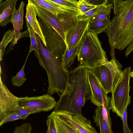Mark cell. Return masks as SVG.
Here are the masks:
<instances>
[{
	"label": "cell",
	"mask_w": 133,
	"mask_h": 133,
	"mask_svg": "<svg viewBox=\"0 0 133 133\" xmlns=\"http://www.w3.org/2000/svg\"><path fill=\"white\" fill-rule=\"evenodd\" d=\"M97 35L88 30L84 35L77 52L80 65L92 69L108 60Z\"/></svg>",
	"instance_id": "cell-4"
},
{
	"label": "cell",
	"mask_w": 133,
	"mask_h": 133,
	"mask_svg": "<svg viewBox=\"0 0 133 133\" xmlns=\"http://www.w3.org/2000/svg\"><path fill=\"white\" fill-rule=\"evenodd\" d=\"M43 111L38 109L24 107L18 105L14 111L22 115H29L30 114L40 112Z\"/></svg>",
	"instance_id": "cell-28"
},
{
	"label": "cell",
	"mask_w": 133,
	"mask_h": 133,
	"mask_svg": "<svg viewBox=\"0 0 133 133\" xmlns=\"http://www.w3.org/2000/svg\"><path fill=\"white\" fill-rule=\"evenodd\" d=\"M38 21L46 43V48L57 58L62 59L66 44L58 33L46 22L38 17Z\"/></svg>",
	"instance_id": "cell-8"
},
{
	"label": "cell",
	"mask_w": 133,
	"mask_h": 133,
	"mask_svg": "<svg viewBox=\"0 0 133 133\" xmlns=\"http://www.w3.org/2000/svg\"><path fill=\"white\" fill-rule=\"evenodd\" d=\"M98 126L99 127L100 133H110L108 125L104 119L99 122Z\"/></svg>",
	"instance_id": "cell-33"
},
{
	"label": "cell",
	"mask_w": 133,
	"mask_h": 133,
	"mask_svg": "<svg viewBox=\"0 0 133 133\" xmlns=\"http://www.w3.org/2000/svg\"><path fill=\"white\" fill-rule=\"evenodd\" d=\"M88 80L91 90L90 100L94 105L99 107L104 104L109 108L110 98L90 70L88 72Z\"/></svg>",
	"instance_id": "cell-12"
},
{
	"label": "cell",
	"mask_w": 133,
	"mask_h": 133,
	"mask_svg": "<svg viewBox=\"0 0 133 133\" xmlns=\"http://www.w3.org/2000/svg\"><path fill=\"white\" fill-rule=\"evenodd\" d=\"M0 122L19 105L18 97L12 94L0 77Z\"/></svg>",
	"instance_id": "cell-11"
},
{
	"label": "cell",
	"mask_w": 133,
	"mask_h": 133,
	"mask_svg": "<svg viewBox=\"0 0 133 133\" xmlns=\"http://www.w3.org/2000/svg\"><path fill=\"white\" fill-rule=\"evenodd\" d=\"M107 93H112L122 75V71L111 59L90 69Z\"/></svg>",
	"instance_id": "cell-6"
},
{
	"label": "cell",
	"mask_w": 133,
	"mask_h": 133,
	"mask_svg": "<svg viewBox=\"0 0 133 133\" xmlns=\"http://www.w3.org/2000/svg\"><path fill=\"white\" fill-rule=\"evenodd\" d=\"M131 67L124 68L122 71L121 76L118 81L110 98L109 108L121 119L126 107L131 102L129 95V85Z\"/></svg>",
	"instance_id": "cell-5"
},
{
	"label": "cell",
	"mask_w": 133,
	"mask_h": 133,
	"mask_svg": "<svg viewBox=\"0 0 133 133\" xmlns=\"http://www.w3.org/2000/svg\"><path fill=\"white\" fill-rule=\"evenodd\" d=\"M115 47H114L111 48V49L110 52V55L111 57V59L114 60L116 62L118 67L120 69H121L122 67V65H121L119 62L116 59L115 56L114 49Z\"/></svg>",
	"instance_id": "cell-35"
},
{
	"label": "cell",
	"mask_w": 133,
	"mask_h": 133,
	"mask_svg": "<svg viewBox=\"0 0 133 133\" xmlns=\"http://www.w3.org/2000/svg\"><path fill=\"white\" fill-rule=\"evenodd\" d=\"M97 6L91 5L85 0H79L78 3V8L80 12V15H81L96 7Z\"/></svg>",
	"instance_id": "cell-29"
},
{
	"label": "cell",
	"mask_w": 133,
	"mask_h": 133,
	"mask_svg": "<svg viewBox=\"0 0 133 133\" xmlns=\"http://www.w3.org/2000/svg\"><path fill=\"white\" fill-rule=\"evenodd\" d=\"M36 36L38 44L40 55L34 53L40 65L47 73L49 83L47 94L52 95L57 92L60 97L66 86L68 72L63 69L62 59L57 58L45 48L36 34Z\"/></svg>",
	"instance_id": "cell-3"
},
{
	"label": "cell",
	"mask_w": 133,
	"mask_h": 133,
	"mask_svg": "<svg viewBox=\"0 0 133 133\" xmlns=\"http://www.w3.org/2000/svg\"><path fill=\"white\" fill-rule=\"evenodd\" d=\"M114 16L106 30L111 48L124 50L133 41V0H114Z\"/></svg>",
	"instance_id": "cell-2"
},
{
	"label": "cell",
	"mask_w": 133,
	"mask_h": 133,
	"mask_svg": "<svg viewBox=\"0 0 133 133\" xmlns=\"http://www.w3.org/2000/svg\"><path fill=\"white\" fill-rule=\"evenodd\" d=\"M29 0L35 6L43 9L57 17L59 14L66 13H72L78 15L75 13L59 7L50 0Z\"/></svg>",
	"instance_id": "cell-17"
},
{
	"label": "cell",
	"mask_w": 133,
	"mask_h": 133,
	"mask_svg": "<svg viewBox=\"0 0 133 133\" xmlns=\"http://www.w3.org/2000/svg\"><path fill=\"white\" fill-rule=\"evenodd\" d=\"M32 129L31 123H25L16 127L13 133H31Z\"/></svg>",
	"instance_id": "cell-31"
},
{
	"label": "cell",
	"mask_w": 133,
	"mask_h": 133,
	"mask_svg": "<svg viewBox=\"0 0 133 133\" xmlns=\"http://www.w3.org/2000/svg\"><path fill=\"white\" fill-rule=\"evenodd\" d=\"M54 113L59 117L70 122L81 133H98L90 121L82 114L74 115L62 112Z\"/></svg>",
	"instance_id": "cell-13"
},
{
	"label": "cell",
	"mask_w": 133,
	"mask_h": 133,
	"mask_svg": "<svg viewBox=\"0 0 133 133\" xmlns=\"http://www.w3.org/2000/svg\"><path fill=\"white\" fill-rule=\"evenodd\" d=\"M15 32L14 30H9L4 35L0 45L1 61L2 60L6 47L11 42H12L13 46Z\"/></svg>",
	"instance_id": "cell-22"
},
{
	"label": "cell",
	"mask_w": 133,
	"mask_h": 133,
	"mask_svg": "<svg viewBox=\"0 0 133 133\" xmlns=\"http://www.w3.org/2000/svg\"><path fill=\"white\" fill-rule=\"evenodd\" d=\"M29 115H22L14 111L8 115L0 122V126L3 124L12 121L21 119L24 120L26 119Z\"/></svg>",
	"instance_id": "cell-27"
},
{
	"label": "cell",
	"mask_w": 133,
	"mask_h": 133,
	"mask_svg": "<svg viewBox=\"0 0 133 133\" xmlns=\"http://www.w3.org/2000/svg\"><path fill=\"white\" fill-rule=\"evenodd\" d=\"M17 0H7L0 3V25L2 27L11 22Z\"/></svg>",
	"instance_id": "cell-16"
},
{
	"label": "cell",
	"mask_w": 133,
	"mask_h": 133,
	"mask_svg": "<svg viewBox=\"0 0 133 133\" xmlns=\"http://www.w3.org/2000/svg\"><path fill=\"white\" fill-rule=\"evenodd\" d=\"M88 21H81L78 18L70 25L67 30L65 44L68 49L73 48L80 42L88 29Z\"/></svg>",
	"instance_id": "cell-10"
},
{
	"label": "cell",
	"mask_w": 133,
	"mask_h": 133,
	"mask_svg": "<svg viewBox=\"0 0 133 133\" xmlns=\"http://www.w3.org/2000/svg\"><path fill=\"white\" fill-rule=\"evenodd\" d=\"M19 105L24 107L38 109L48 111L55 108L56 102L55 99L48 94L33 97H18Z\"/></svg>",
	"instance_id": "cell-9"
},
{
	"label": "cell",
	"mask_w": 133,
	"mask_h": 133,
	"mask_svg": "<svg viewBox=\"0 0 133 133\" xmlns=\"http://www.w3.org/2000/svg\"><path fill=\"white\" fill-rule=\"evenodd\" d=\"M35 7L38 17L53 28L65 43L67 30L69 26L77 18V16L71 14L64 13L60 14L57 17L43 9Z\"/></svg>",
	"instance_id": "cell-7"
},
{
	"label": "cell",
	"mask_w": 133,
	"mask_h": 133,
	"mask_svg": "<svg viewBox=\"0 0 133 133\" xmlns=\"http://www.w3.org/2000/svg\"><path fill=\"white\" fill-rule=\"evenodd\" d=\"M27 58L28 57L20 71L15 76L12 77V83L13 85L20 87L22 85L26 80L25 76L24 69Z\"/></svg>",
	"instance_id": "cell-25"
},
{
	"label": "cell",
	"mask_w": 133,
	"mask_h": 133,
	"mask_svg": "<svg viewBox=\"0 0 133 133\" xmlns=\"http://www.w3.org/2000/svg\"></svg>",
	"instance_id": "cell-38"
},
{
	"label": "cell",
	"mask_w": 133,
	"mask_h": 133,
	"mask_svg": "<svg viewBox=\"0 0 133 133\" xmlns=\"http://www.w3.org/2000/svg\"><path fill=\"white\" fill-rule=\"evenodd\" d=\"M107 4L97 6L83 14L78 15V19L81 21H88L92 17L99 13Z\"/></svg>",
	"instance_id": "cell-26"
},
{
	"label": "cell",
	"mask_w": 133,
	"mask_h": 133,
	"mask_svg": "<svg viewBox=\"0 0 133 133\" xmlns=\"http://www.w3.org/2000/svg\"><path fill=\"white\" fill-rule=\"evenodd\" d=\"M25 3L22 1L18 9L15 8L14 11L11 22L12 24L15 32V39L13 44L14 45L20 39V30L23 28L24 8Z\"/></svg>",
	"instance_id": "cell-15"
},
{
	"label": "cell",
	"mask_w": 133,
	"mask_h": 133,
	"mask_svg": "<svg viewBox=\"0 0 133 133\" xmlns=\"http://www.w3.org/2000/svg\"><path fill=\"white\" fill-rule=\"evenodd\" d=\"M59 7L78 14L80 13L78 8V1L77 0H50Z\"/></svg>",
	"instance_id": "cell-21"
},
{
	"label": "cell",
	"mask_w": 133,
	"mask_h": 133,
	"mask_svg": "<svg viewBox=\"0 0 133 133\" xmlns=\"http://www.w3.org/2000/svg\"><path fill=\"white\" fill-rule=\"evenodd\" d=\"M113 4L108 3L106 4L101 11L90 18L88 21L89 22L102 20L109 18L112 9L113 8Z\"/></svg>",
	"instance_id": "cell-24"
},
{
	"label": "cell",
	"mask_w": 133,
	"mask_h": 133,
	"mask_svg": "<svg viewBox=\"0 0 133 133\" xmlns=\"http://www.w3.org/2000/svg\"><path fill=\"white\" fill-rule=\"evenodd\" d=\"M54 118L57 133H81L70 122L59 117L54 112Z\"/></svg>",
	"instance_id": "cell-18"
},
{
	"label": "cell",
	"mask_w": 133,
	"mask_h": 133,
	"mask_svg": "<svg viewBox=\"0 0 133 133\" xmlns=\"http://www.w3.org/2000/svg\"><path fill=\"white\" fill-rule=\"evenodd\" d=\"M26 25L27 29L29 30L30 38L31 43L30 47L28 56L29 53L32 51H34L38 56H39V49L38 44L36 38V33L33 28L28 22L26 20Z\"/></svg>",
	"instance_id": "cell-23"
},
{
	"label": "cell",
	"mask_w": 133,
	"mask_h": 133,
	"mask_svg": "<svg viewBox=\"0 0 133 133\" xmlns=\"http://www.w3.org/2000/svg\"><path fill=\"white\" fill-rule=\"evenodd\" d=\"M74 47L68 49L66 47L62 56V63L64 70L67 72L68 69L73 64L76 58L77 57V52L81 43Z\"/></svg>",
	"instance_id": "cell-19"
},
{
	"label": "cell",
	"mask_w": 133,
	"mask_h": 133,
	"mask_svg": "<svg viewBox=\"0 0 133 133\" xmlns=\"http://www.w3.org/2000/svg\"><path fill=\"white\" fill-rule=\"evenodd\" d=\"M133 51V41L127 48L125 52V56H128Z\"/></svg>",
	"instance_id": "cell-36"
},
{
	"label": "cell",
	"mask_w": 133,
	"mask_h": 133,
	"mask_svg": "<svg viewBox=\"0 0 133 133\" xmlns=\"http://www.w3.org/2000/svg\"><path fill=\"white\" fill-rule=\"evenodd\" d=\"M54 112L53 111L48 116L46 121V125L48 127L47 133H57L54 116Z\"/></svg>",
	"instance_id": "cell-30"
},
{
	"label": "cell",
	"mask_w": 133,
	"mask_h": 133,
	"mask_svg": "<svg viewBox=\"0 0 133 133\" xmlns=\"http://www.w3.org/2000/svg\"><path fill=\"white\" fill-rule=\"evenodd\" d=\"M130 77L133 78V70L130 73Z\"/></svg>",
	"instance_id": "cell-37"
},
{
	"label": "cell",
	"mask_w": 133,
	"mask_h": 133,
	"mask_svg": "<svg viewBox=\"0 0 133 133\" xmlns=\"http://www.w3.org/2000/svg\"><path fill=\"white\" fill-rule=\"evenodd\" d=\"M89 70L80 65L68 71L66 86L56 103L54 111L55 113L82 114L83 107L90 99L91 90L88 78Z\"/></svg>",
	"instance_id": "cell-1"
},
{
	"label": "cell",
	"mask_w": 133,
	"mask_h": 133,
	"mask_svg": "<svg viewBox=\"0 0 133 133\" xmlns=\"http://www.w3.org/2000/svg\"><path fill=\"white\" fill-rule=\"evenodd\" d=\"M110 21L109 18H107L102 20L89 22L88 30L97 35L102 32L106 31Z\"/></svg>",
	"instance_id": "cell-20"
},
{
	"label": "cell",
	"mask_w": 133,
	"mask_h": 133,
	"mask_svg": "<svg viewBox=\"0 0 133 133\" xmlns=\"http://www.w3.org/2000/svg\"><path fill=\"white\" fill-rule=\"evenodd\" d=\"M26 8V19L33 29L36 34L39 36L44 45L46 47V42L38 20L37 14L34 5L29 0Z\"/></svg>",
	"instance_id": "cell-14"
},
{
	"label": "cell",
	"mask_w": 133,
	"mask_h": 133,
	"mask_svg": "<svg viewBox=\"0 0 133 133\" xmlns=\"http://www.w3.org/2000/svg\"><path fill=\"white\" fill-rule=\"evenodd\" d=\"M89 4L96 6L105 4L108 3L107 0H85Z\"/></svg>",
	"instance_id": "cell-34"
},
{
	"label": "cell",
	"mask_w": 133,
	"mask_h": 133,
	"mask_svg": "<svg viewBox=\"0 0 133 133\" xmlns=\"http://www.w3.org/2000/svg\"><path fill=\"white\" fill-rule=\"evenodd\" d=\"M127 107L125 109L122 115V118L123 128V133H132V131L128 127L127 123Z\"/></svg>",
	"instance_id": "cell-32"
}]
</instances>
